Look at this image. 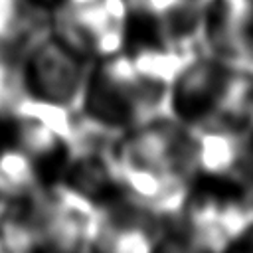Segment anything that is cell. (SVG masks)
Listing matches in <instances>:
<instances>
[{
    "label": "cell",
    "instance_id": "cell-1",
    "mask_svg": "<svg viewBox=\"0 0 253 253\" xmlns=\"http://www.w3.org/2000/svg\"><path fill=\"white\" fill-rule=\"evenodd\" d=\"M111 154L126 198L162 217L184 208L196 178L192 126L158 115L117 134Z\"/></svg>",
    "mask_w": 253,
    "mask_h": 253
},
{
    "label": "cell",
    "instance_id": "cell-2",
    "mask_svg": "<svg viewBox=\"0 0 253 253\" xmlns=\"http://www.w3.org/2000/svg\"><path fill=\"white\" fill-rule=\"evenodd\" d=\"M166 113L192 128L245 136L253 130V65L229 63L196 51L168 87Z\"/></svg>",
    "mask_w": 253,
    "mask_h": 253
},
{
    "label": "cell",
    "instance_id": "cell-3",
    "mask_svg": "<svg viewBox=\"0 0 253 253\" xmlns=\"http://www.w3.org/2000/svg\"><path fill=\"white\" fill-rule=\"evenodd\" d=\"M91 61L47 24L14 59L18 103L40 113L69 140L79 128V107Z\"/></svg>",
    "mask_w": 253,
    "mask_h": 253
},
{
    "label": "cell",
    "instance_id": "cell-4",
    "mask_svg": "<svg viewBox=\"0 0 253 253\" xmlns=\"http://www.w3.org/2000/svg\"><path fill=\"white\" fill-rule=\"evenodd\" d=\"M164 79L142 69L128 51L93 59L81 97L79 119L95 130L117 136L166 113Z\"/></svg>",
    "mask_w": 253,
    "mask_h": 253
},
{
    "label": "cell",
    "instance_id": "cell-5",
    "mask_svg": "<svg viewBox=\"0 0 253 253\" xmlns=\"http://www.w3.org/2000/svg\"><path fill=\"white\" fill-rule=\"evenodd\" d=\"M40 251H93L101 210L61 182L43 186L32 202Z\"/></svg>",
    "mask_w": 253,
    "mask_h": 253
},
{
    "label": "cell",
    "instance_id": "cell-6",
    "mask_svg": "<svg viewBox=\"0 0 253 253\" xmlns=\"http://www.w3.org/2000/svg\"><path fill=\"white\" fill-rule=\"evenodd\" d=\"M49 26L89 61L107 57L126 45L128 0H91L57 14Z\"/></svg>",
    "mask_w": 253,
    "mask_h": 253
},
{
    "label": "cell",
    "instance_id": "cell-7",
    "mask_svg": "<svg viewBox=\"0 0 253 253\" xmlns=\"http://www.w3.org/2000/svg\"><path fill=\"white\" fill-rule=\"evenodd\" d=\"M166 217L150 208L123 196L101 208L99 231L93 251L109 253H146L160 251Z\"/></svg>",
    "mask_w": 253,
    "mask_h": 253
},
{
    "label": "cell",
    "instance_id": "cell-8",
    "mask_svg": "<svg viewBox=\"0 0 253 253\" xmlns=\"http://www.w3.org/2000/svg\"><path fill=\"white\" fill-rule=\"evenodd\" d=\"M200 51L253 65V0H204Z\"/></svg>",
    "mask_w": 253,
    "mask_h": 253
},
{
    "label": "cell",
    "instance_id": "cell-9",
    "mask_svg": "<svg viewBox=\"0 0 253 253\" xmlns=\"http://www.w3.org/2000/svg\"><path fill=\"white\" fill-rule=\"evenodd\" d=\"M47 24L28 0H0V55L14 61Z\"/></svg>",
    "mask_w": 253,
    "mask_h": 253
},
{
    "label": "cell",
    "instance_id": "cell-10",
    "mask_svg": "<svg viewBox=\"0 0 253 253\" xmlns=\"http://www.w3.org/2000/svg\"><path fill=\"white\" fill-rule=\"evenodd\" d=\"M225 251L253 253V204L241 213V217L233 225L225 243Z\"/></svg>",
    "mask_w": 253,
    "mask_h": 253
},
{
    "label": "cell",
    "instance_id": "cell-11",
    "mask_svg": "<svg viewBox=\"0 0 253 253\" xmlns=\"http://www.w3.org/2000/svg\"><path fill=\"white\" fill-rule=\"evenodd\" d=\"M18 103V81L14 61L0 55V117L8 115Z\"/></svg>",
    "mask_w": 253,
    "mask_h": 253
},
{
    "label": "cell",
    "instance_id": "cell-12",
    "mask_svg": "<svg viewBox=\"0 0 253 253\" xmlns=\"http://www.w3.org/2000/svg\"><path fill=\"white\" fill-rule=\"evenodd\" d=\"M43 18L51 20L55 18L57 14L69 10V8H75V6H81V4H87L91 0H28Z\"/></svg>",
    "mask_w": 253,
    "mask_h": 253
}]
</instances>
